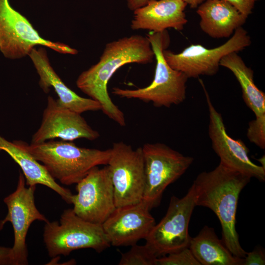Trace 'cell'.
<instances>
[{"label":"cell","instance_id":"cell-1","mask_svg":"<svg viewBox=\"0 0 265 265\" xmlns=\"http://www.w3.org/2000/svg\"><path fill=\"white\" fill-rule=\"evenodd\" d=\"M155 53L147 36L132 35L105 45L99 61L82 72L76 80L77 87L101 106L108 117L121 126L126 124L124 113L111 100L107 83L121 66L129 63L146 64L153 62Z\"/></svg>","mask_w":265,"mask_h":265},{"label":"cell","instance_id":"cell-2","mask_svg":"<svg viewBox=\"0 0 265 265\" xmlns=\"http://www.w3.org/2000/svg\"><path fill=\"white\" fill-rule=\"evenodd\" d=\"M251 178L220 162L212 170L200 173L194 181L196 206L211 209L222 228V240L235 256L244 258L246 252L240 245L236 229L239 194Z\"/></svg>","mask_w":265,"mask_h":265},{"label":"cell","instance_id":"cell-3","mask_svg":"<svg viewBox=\"0 0 265 265\" xmlns=\"http://www.w3.org/2000/svg\"><path fill=\"white\" fill-rule=\"evenodd\" d=\"M25 149L41 162L51 177L67 186L77 184L94 167L107 165L110 148L101 150L80 147L72 142L49 140L28 144Z\"/></svg>","mask_w":265,"mask_h":265},{"label":"cell","instance_id":"cell-4","mask_svg":"<svg viewBox=\"0 0 265 265\" xmlns=\"http://www.w3.org/2000/svg\"><path fill=\"white\" fill-rule=\"evenodd\" d=\"M155 53L156 65L152 82L147 86L135 89L113 87L112 93L127 99L152 102L156 107H169L178 105L186 98V83L188 79L183 72L172 69L163 55L169 43L167 31L147 34Z\"/></svg>","mask_w":265,"mask_h":265},{"label":"cell","instance_id":"cell-5","mask_svg":"<svg viewBox=\"0 0 265 265\" xmlns=\"http://www.w3.org/2000/svg\"><path fill=\"white\" fill-rule=\"evenodd\" d=\"M43 240L51 258L66 256L82 248H91L100 253L111 245L102 224L82 219L73 209L64 211L59 222H45Z\"/></svg>","mask_w":265,"mask_h":265},{"label":"cell","instance_id":"cell-6","mask_svg":"<svg viewBox=\"0 0 265 265\" xmlns=\"http://www.w3.org/2000/svg\"><path fill=\"white\" fill-rule=\"evenodd\" d=\"M141 148L145 173L142 200L151 209L160 204L166 188L186 172L194 159L161 143H145Z\"/></svg>","mask_w":265,"mask_h":265},{"label":"cell","instance_id":"cell-7","mask_svg":"<svg viewBox=\"0 0 265 265\" xmlns=\"http://www.w3.org/2000/svg\"><path fill=\"white\" fill-rule=\"evenodd\" d=\"M195 206L192 185L182 198L171 197L165 215L145 238V244L157 258L189 247L188 226Z\"/></svg>","mask_w":265,"mask_h":265},{"label":"cell","instance_id":"cell-8","mask_svg":"<svg viewBox=\"0 0 265 265\" xmlns=\"http://www.w3.org/2000/svg\"><path fill=\"white\" fill-rule=\"evenodd\" d=\"M37 45L60 53H78L66 44L44 39L26 18L10 5L8 0H0V51L4 56L11 59L23 58Z\"/></svg>","mask_w":265,"mask_h":265},{"label":"cell","instance_id":"cell-9","mask_svg":"<svg viewBox=\"0 0 265 265\" xmlns=\"http://www.w3.org/2000/svg\"><path fill=\"white\" fill-rule=\"evenodd\" d=\"M107 163L114 188L116 207L143 199L145 173L141 147L133 149L123 142L114 143Z\"/></svg>","mask_w":265,"mask_h":265},{"label":"cell","instance_id":"cell-10","mask_svg":"<svg viewBox=\"0 0 265 265\" xmlns=\"http://www.w3.org/2000/svg\"><path fill=\"white\" fill-rule=\"evenodd\" d=\"M251 44L250 36L241 26L223 44L208 49L200 44H191L176 53L164 50L163 55L173 69L184 73L188 78L213 76L217 73L221 59L226 55L242 51Z\"/></svg>","mask_w":265,"mask_h":265},{"label":"cell","instance_id":"cell-11","mask_svg":"<svg viewBox=\"0 0 265 265\" xmlns=\"http://www.w3.org/2000/svg\"><path fill=\"white\" fill-rule=\"evenodd\" d=\"M73 195L75 213L88 222L103 224L116 209L114 188L107 165L93 168L77 184Z\"/></svg>","mask_w":265,"mask_h":265},{"label":"cell","instance_id":"cell-12","mask_svg":"<svg viewBox=\"0 0 265 265\" xmlns=\"http://www.w3.org/2000/svg\"><path fill=\"white\" fill-rule=\"evenodd\" d=\"M26 180L20 173L16 190L6 196L3 201L8 212L0 221V230L5 223H11L14 231V244L11 247V265H28L26 237L32 223L35 220H49L37 209L34 200L36 186H26Z\"/></svg>","mask_w":265,"mask_h":265},{"label":"cell","instance_id":"cell-13","mask_svg":"<svg viewBox=\"0 0 265 265\" xmlns=\"http://www.w3.org/2000/svg\"><path fill=\"white\" fill-rule=\"evenodd\" d=\"M209 109V135L213 150L220 162L230 169L250 178L265 180V168L254 163L249 158L248 148L240 139H235L227 133L221 114L215 108L205 90Z\"/></svg>","mask_w":265,"mask_h":265},{"label":"cell","instance_id":"cell-14","mask_svg":"<svg viewBox=\"0 0 265 265\" xmlns=\"http://www.w3.org/2000/svg\"><path fill=\"white\" fill-rule=\"evenodd\" d=\"M81 114L63 106L49 96L41 125L31 138L32 143H39L55 138L72 141L79 138L93 141L100 134L92 129Z\"/></svg>","mask_w":265,"mask_h":265},{"label":"cell","instance_id":"cell-15","mask_svg":"<svg viewBox=\"0 0 265 265\" xmlns=\"http://www.w3.org/2000/svg\"><path fill=\"white\" fill-rule=\"evenodd\" d=\"M150 210L143 200L134 204L116 208L102 224L110 244L132 246L141 239H145L156 224Z\"/></svg>","mask_w":265,"mask_h":265},{"label":"cell","instance_id":"cell-16","mask_svg":"<svg viewBox=\"0 0 265 265\" xmlns=\"http://www.w3.org/2000/svg\"><path fill=\"white\" fill-rule=\"evenodd\" d=\"M187 4L182 0H148L133 11L131 28L160 32L172 28L180 31L187 23L185 10Z\"/></svg>","mask_w":265,"mask_h":265},{"label":"cell","instance_id":"cell-17","mask_svg":"<svg viewBox=\"0 0 265 265\" xmlns=\"http://www.w3.org/2000/svg\"><path fill=\"white\" fill-rule=\"evenodd\" d=\"M39 76V84L46 93L53 87L58 97V100L64 106L81 114L88 111L101 110V105L91 98L78 95L62 80L51 66L46 50L33 48L28 55Z\"/></svg>","mask_w":265,"mask_h":265},{"label":"cell","instance_id":"cell-18","mask_svg":"<svg viewBox=\"0 0 265 265\" xmlns=\"http://www.w3.org/2000/svg\"><path fill=\"white\" fill-rule=\"evenodd\" d=\"M201 30L213 38L230 37L246 22L247 16L224 0H206L198 6Z\"/></svg>","mask_w":265,"mask_h":265},{"label":"cell","instance_id":"cell-19","mask_svg":"<svg viewBox=\"0 0 265 265\" xmlns=\"http://www.w3.org/2000/svg\"><path fill=\"white\" fill-rule=\"evenodd\" d=\"M0 151L6 152L20 166L27 186H45L59 194L67 204H72L73 194L71 191L55 181L44 166L25 149L21 140L10 142L0 136Z\"/></svg>","mask_w":265,"mask_h":265},{"label":"cell","instance_id":"cell-20","mask_svg":"<svg viewBox=\"0 0 265 265\" xmlns=\"http://www.w3.org/2000/svg\"><path fill=\"white\" fill-rule=\"evenodd\" d=\"M200 265H242L243 258L234 256L214 229L205 226L191 238L189 247Z\"/></svg>","mask_w":265,"mask_h":265},{"label":"cell","instance_id":"cell-21","mask_svg":"<svg viewBox=\"0 0 265 265\" xmlns=\"http://www.w3.org/2000/svg\"><path fill=\"white\" fill-rule=\"evenodd\" d=\"M219 64L233 73L241 86L244 102L255 117L265 115V94L257 87L253 79V71L246 65L237 52L224 56Z\"/></svg>","mask_w":265,"mask_h":265},{"label":"cell","instance_id":"cell-22","mask_svg":"<svg viewBox=\"0 0 265 265\" xmlns=\"http://www.w3.org/2000/svg\"><path fill=\"white\" fill-rule=\"evenodd\" d=\"M128 252L122 253L119 265H154L157 257L146 245L131 246Z\"/></svg>","mask_w":265,"mask_h":265},{"label":"cell","instance_id":"cell-23","mask_svg":"<svg viewBox=\"0 0 265 265\" xmlns=\"http://www.w3.org/2000/svg\"><path fill=\"white\" fill-rule=\"evenodd\" d=\"M154 265H200L189 248L157 258Z\"/></svg>","mask_w":265,"mask_h":265},{"label":"cell","instance_id":"cell-24","mask_svg":"<svg viewBox=\"0 0 265 265\" xmlns=\"http://www.w3.org/2000/svg\"><path fill=\"white\" fill-rule=\"evenodd\" d=\"M249 141L262 149L265 148V115L257 116L250 121L247 130Z\"/></svg>","mask_w":265,"mask_h":265},{"label":"cell","instance_id":"cell-25","mask_svg":"<svg viewBox=\"0 0 265 265\" xmlns=\"http://www.w3.org/2000/svg\"><path fill=\"white\" fill-rule=\"evenodd\" d=\"M265 255L263 249L260 247L255 248L252 251L246 252L243 258L242 265H264Z\"/></svg>","mask_w":265,"mask_h":265},{"label":"cell","instance_id":"cell-26","mask_svg":"<svg viewBox=\"0 0 265 265\" xmlns=\"http://www.w3.org/2000/svg\"><path fill=\"white\" fill-rule=\"evenodd\" d=\"M236 8L242 14L248 16L252 12L255 3L259 0H224Z\"/></svg>","mask_w":265,"mask_h":265},{"label":"cell","instance_id":"cell-27","mask_svg":"<svg viewBox=\"0 0 265 265\" xmlns=\"http://www.w3.org/2000/svg\"><path fill=\"white\" fill-rule=\"evenodd\" d=\"M0 265H11V247L0 246Z\"/></svg>","mask_w":265,"mask_h":265},{"label":"cell","instance_id":"cell-28","mask_svg":"<svg viewBox=\"0 0 265 265\" xmlns=\"http://www.w3.org/2000/svg\"><path fill=\"white\" fill-rule=\"evenodd\" d=\"M148 0H127L128 8L132 11L144 6Z\"/></svg>","mask_w":265,"mask_h":265},{"label":"cell","instance_id":"cell-29","mask_svg":"<svg viewBox=\"0 0 265 265\" xmlns=\"http://www.w3.org/2000/svg\"><path fill=\"white\" fill-rule=\"evenodd\" d=\"M186 2L187 5L188 4L191 8H195L198 7L205 0H182Z\"/></svg>","mask_w":265,"mask_h":265}]
</instances>
